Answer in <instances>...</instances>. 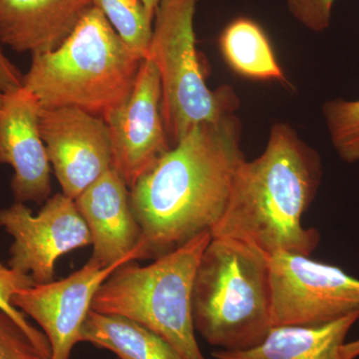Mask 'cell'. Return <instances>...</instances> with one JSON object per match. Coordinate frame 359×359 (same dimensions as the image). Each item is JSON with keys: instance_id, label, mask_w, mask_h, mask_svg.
<instances>
[{"instance_id": "12", "label": "cell", "mask_w": 359, "mask_h": 359, "mask_svg": "<svg viewBox=\"0 0 359 359\" xmlns=\"http://www.w3.org/2000/svg\"><path fill=\"white\" fill-rule=\"evenodd\" d=\"M41 106L25 86L4 93L0 107V164L13 169L16 203L41 204L51 193V164L39 129Z\"/></svg>"}, {"instance_id": "23", "label": "cell", "mask_w": 359, "mask_h": 359, "mask_svg": "<svg viewBox=\"0 0 359 359\" xmlns=\"http://www.w3.org/2000/svg\"><path fill=\"white\" fill-rule=\"evenodd\" d=\"M23 74L15 65L7 58L0 47V92L7 93L22 86Z\"/></svg>"}, {"instance_id": "4", "label": "cell", "mask_w": 359, "mask_h": 359, "mask_svg": "<svg viewBox=\"0 0 359 359\" xmlns=\"http://www.w3.org/2000/svg\"><path fill=\"white\" fill-rule=\"evenodd\" d=\"M269 257L233 238L212 237L193 287L195 330L210 346L244 351L273 327Z\"/></svg>"}, {"instance_id": "1", "label": "cell", "mask_w": 359, "mask_h": 359, "mask_svg": "<svg viewBox=\"0 0 359 359\" xmlns=\"http://www.w3.org/2000/svg\"><path fill=\"white\" fill-rule=\"evenodd\" d=\"M236 114L194 127L130 189L138 259L165 256L218 226L245 160Z\"/></svg>"}, {"instance_id": "24", "label": "cell", "mask_w": 359, "mask_h": 359, "mask_svg": "<svg viewBox=\"0 0 359 359\" xmlns=\"http://www.w3.org/2000/svg\"><path fill=\"white\" fill-rule=\"evenodd\" d=\"M342 353L346 359L359 358V339L353 340V341L346 342L342 347Z\"/></svg>"}, {"instance_id": "14", "label": "cell", "mask_w": 359, "mask_h": 359, "mask_svg": "<svg viewBox=\"0 0 359 359\" xmlns=\"http://www.w3.org/2000/svg\"><path fill=\"white\" fill-rule=\"evenodd\" d=\"M92 6V0H0V44L32 55L54 50Z\"/></svg>"}, {"instance_id": "22", "label": "cell", "mask_w": 359, "mask_h": 359, "mask_svg": "<svg viewBox=\"0 0 359 359\" xmlns=\"http://www.w3.org/2000/svg\"><path fill=\"white\" fill-rule=\"evenodd\" d=\"M292 18L306 29L323 32L332 22L335 0H285Z\"/></svg>"}, {"instance_id": "5", "label": "cell", "mask_w": 359, "mask_h": 359, "mask_svg": "<svg viewBox=\"0 0 359 359\" xmlns=\"http://www.w3.org/2000/svg\"><path fill=\"white\" fill-rule=\"evenodd\" d=\"M211 240L207 231L148 266L123 264L97 290L92 311L140 323L169 342L183 359H207L196 339L193 287Z\"/></svg>"}, {"instance_id": "25", "label": "cell", "mask_w": 359, "mask_h": 359, "mask_svg": "<svg viewBox=\"0 0 359 359\" xmlns=\"http://www.w3.org/2000/svg\"><path fill=\"white\" fill-rule=\"evenodd\" d=\"M141 1L143 2L149 15L154 20L156 11L164 0H141Z\"/></svg>"}, {"instance_id": "6", "label": "cell", "mask_w": 359, "mask_h": 359, "mask_svg": "<svg viewBox=\"0 0 359 359\" xmlns=\"http://www.w3.org/2000/svg\"><path fill=\"white\" fill-rule=\"evenodd\" d=\"M197 0H164L156 11L147 57L154 61L162 90L163 120L174 147L201 123L235 114L240 98L233 87L211 90L196 48Z\"/></svg>"}, {"instance_id": "13", "label": "cell", "mask_w": 359, "mask_h": 359, "mask_svg": "<svg viewBox=\"0 0 359 359\" xmlns=\"http://www.w3.org/2000/svg\"><path fill=\"white\" fill-rule=\"evenodd\" d=\"M75 204L91 233L90 262L105 269L138 259L140 226L132 211L129 188L115 170L96 180Z\"/></svg>"}, {"instance_id": "11", "label": "cell", "mask_w": 359, "mask_h": 359, "mask_svg": "<svg viewBox=\"0 0 359 359\" xmlns=\"http://www.w3.org/2000/svg\"><path fill=\"white\" fill-rule=\"evenodd\" d=\"M100 268L87 262L83 268L60 280L35 285L13 297V304L32 316L50 342L52 359H68L79 342L80 330L101 285L123 264Z\"/></svg>"}, {"instance_id": "2", "label": "cell", "mask_w": 359, "mask_h": 359, "mask_svg": "<svg viewBox=\"0 0 359 359\" xmlns=\"http://www.w3.org/2000/svg\"><path fill=\"white\" fill-rule=\"evenodd\" d=\"M320 156L287 123H276L264 152L238 169L230 201L212 237L233 238L266 256H311L320 233L302 224L320 186Z\"/></svg>"}, {"instance_id": "9", "label": "cell", "mask_w": 359, "mask_h": 359, "mask_svg": "<svg viewBox=\"0 0 359 359\" xmlns=\"http://www.w3.org/2000/svg\"><path fill=\"white\" fill-rule=\"evenodd\" d=\"M161 103L159 72L146 57L127 98L101 117L109 131L112 169L129 190L172 148Z\"/></svg>"}, {"instance_id": "8", "label": "cell", "mask_w": 359, "mask_h": 359, "mask_svg": "<svg viewBox=\"0 0 359 359\" xmlns=\"http://www.w3.org/2000/svg\"><path fill=\"white\" fill-rule=\"evenodd\" d=\"M0 226L13 238L8 266L32 276L35 285L53 280L59 257L92 245L75 201L62 193L47 200L36 216L23 203L0 210Z\"/></svg>"}, {"instance_id": "21", "label": "cell", "mask_w": 359, "mask_h": 359, "mask_svg": "<svg viewBox=\"0 0 359 359\" xmlns=\"http://www.w3.org/2000/svg\"><path fill=\"white\" fill-rule=\"evenodd\" d=\"M35 285L32 276L20 273L0 262V309L9 314L25 330H39L26 320L25 314L13 304V297L21 290Z\"/></svg>"}, {"instance_id": "10", "label": "cell", "mask_w": 359, "mask_h": 359, "mask_svg": "<svg viewBox=\"0 0 359 359\" xmlns=\"http://www.w3.org/2000/svg\"><path fill=\"white\" fill-rule=\"evenodd\" d=\"M39 129L62 194L76 200L112 168L107 125L78 108H41Z\"/></svg>"}, {"instance_id": "26", "label": "cell", "mask_w": 359, "mask_h": 359, "mask_svg": "<svg viewBox=\"0 0 359 359\" xmlns=\"http://www.w3.org/2000/svg\"><path fill=\"white\" fill-rule=\"evenodd\" d=\"M2 100H4V93L0 92V107H1L2 105Z\"/></svg>"}, {"instance_id": "17", "label": "cell", "mask_w": 359, "mask_h": 359, "mask_svg": "<svg viewBox=\"0 0 359 359\" xmlns=\"http://www.w3.org/2000/svg\"><path fill=\"white\" fill-rule=\"evenodd\" d=\"M219 48L226 65L238 76L289 83L268 35L257 21L249 18L231 21L219 35Z\"/></svg>"}, {"instance_id": "15", "label": "cell", "mask_w": 359, "mask_h": 359, "mask_svg": "<svg viewBox=\"0 0 359 359\" xmlns=\"http://www.w3.org/2000/svg\"><path fill=\"white\" fill-rule=\"evenodd\" d=\"M359 313L320 325H278L244 351L217 349L214 359H346L342 347Z\"/></svg>"}, {"instance_id": "3", "label": "cell", "mask_w": 359, "mask_h": 359, "mask_svg": "<svg viewBox=\"0 0 359 359\" xmlns=\"http://www.w3.org/2000/svg\"><path fill=\"white\" fill-rule=\"evenodd\" d=\"M143 60L93 6L60 46L32 55L22 86L41 108H78L102 117L129 95Z\"/></svg>"}, {"instance_id": "7", "label": "cell", "mask_w": 359, "mask_h": 359, "mask_svg": "<svg viewBox=\"0 0 359 359\" xmlns=\"http://www.w3.org/2000/svg\"><path fill=\"white\" fill-rule=\"evenodd\" d=\"M271 325H320L359 313V278L311 256L269 257Z\"/></svg>"}, {"instance_id": "18", "label": "cell", "mask_w": 359, "mask_h": 359, "mask_svg": "<svg viewBox=\"0 0 359 359\" xmlns=\"http://www.w3.org/2000/svg\"><path fill=\"white\" fill-rule=\"evenodd\" d=\"M130 48L147 57L154 20L141 0H92Z\"/></svg>"}, {"instance_id": "19", "label": "cell", "mask_w": 359, "mask_h": 359, "mask_svg": "<svg viewBox=\"0 0 359 359\" xmlns=\"http://www.w3.org/2000/svg\"><path fill=\"white\" fill-rule=\"evenodd\" d=\"M323 114L332 146L340 159L359 162V100L337 98L323 104Z\"/></svg>"}, {"instance_id": "16", "label": "cell", "mask_w": 359, "mask_h": 359, "mask_svg": "<svg viewBox=\"0 0 359 359\" xmlns=\"http://www.w3.org/2000/svg\"><path fill=\"white\" fill-rule=\"evenodd\" d=\"M109 349L121 359H183L169 342L136 321L90 309L79 342Z\"/></svg>"}, {"instance_id": "20", "label": "cell", "mask_w": 359, "mask_h": 359, "mask_svg": "<svg viewBox=\"0 0 359 359\" xmlns=\"http://www.w3.org/2000/svg\"><path fill=\"white\" fill-rule=\"evenodd\" d=\"M0 359H52L50 342L42 330H25L0 309Z\"/></svg>"}]
</instances>
